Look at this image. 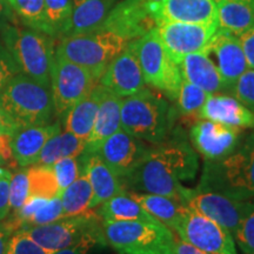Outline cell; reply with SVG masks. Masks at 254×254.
Returning <instances> with one entry per match:
<instances>
[{"instance_id": "cell-1", "label": "cell", "mask_w": 254, "mask_h": 254, "mask_svg": "<svg viewBox=\"0 0 254 254\" xmlns=\"http://www.w3.org/2000/svg\"><path fill=\"white\" fill-rule=\"evenodd\" d=\"M198 168L194 150L184 139L176 138L150 148L134 170L120 182L126 190L166 195L182 201V182L194 179Z\"/></svg>"}, {"instance_id": "cell-2", "label": "cell", "mask_w": 254, "mask_h": 254, "mask_svg": "<svg viewBox=\"0 0 254 254\" xmlns=\"http://www.w3.org/2000/svg\"><path fill=\"white\" fill-rule=\"evenodd\" d=\"M199 186L237 200L254 198V132L220 160H206Z\"/></svg>"}, {"instance_id": "cell-3", "label": "cell", "mask_w": 254, "mask_h": 254, "mask_svg": "<svg viewBox=\"0 0 254 254\" xmlns=\"http://www.w3.org/2000/svg\"><path fill=\"white\" fill-rule=\"evenodd\" d=\"M0 37L17 64L19 72L51 87L55 38L25 26L18 20L6 24L0 31Z\"/></svg>"}, {"instance_id": "cell-4", "label": "cell", "mask_w": 254, "mask_h": 254, "mask_svg": "<svg viewBox=\"0 0 254 254\" xmlns=\"http://www.w3.org/2000/svg\"><path fill=\"white\" fill-rule=\"evenodd\" d=\"M120 119L124 131L154 145L166 140L172 126L167 101L148 88L123 98Z\"/></svg>"}, {"instance_id": "cell-5", "label": "cell", "mask_w": 254, "mask_h": 254, "mask_svg": "<svg viewBox=\"0 0 254 254\" xmlns=\"http://www.w3.org/2000/svg\"><path fill=\"white\" fill-rule=\"evenodd\" d=\"M0 106L18 127L51 124L55 114L50 86L18 73L0 92Z\"/></svg>"}, {"instance_id": "cell-6", "label": "cell", "mask_w": 254, "mask_h": 254, "mask_svg": "<svg viewBox=\"0 0 254 254\" xmlns=\"http://www.w3.org/2000/svg\"><path fill=\"white\" fill-rule=\"evenodd\" d=\"M128 44V40L113 32L98 30L60 38L55 55L87 68L99 82L110 63Z\"/></svg>"}, {"instance_id": "cell-7", "label": "cell", "mask_w": 254, "mask_h": 254, "mask_svg": "<svg viewBox=\"0 0 254 254\" xmlns=\"http://www.w3.org/2000/svg\"><path fill=\"white\" fill-rule=\"evenodd\" d=\"M105 240L119 254H167L174 238L159 221L101 220Z\"/></svg>"}, {"instance_id": "cell-8", "label": "cell", "mask_w": 254, "mask_h": 254, "mask_svg": "<svg viewBox=\"0 0 254 254\" xmlns=\"http://www.w3.org/2000/svg\"><path fill=\"white\" fill-rule=\"evenodd\" d=\"M128 46L135 55L146 84L176 100L184 79L179 65L167 56L157 28L129 41Z\"/></svg>"}, {"instance_id": "cell-9", "label": "cell", "mask_w": 254, "mask_h": 254, "mask_svg": "<svg viewBox=\"0 0 254 254\" xmlns=\"http://www.w3.org/2000/svg\"><path fill=\"white\" fill-rule=\"evenodd\" d=\"M101 228V218L93 209H87L80 214L64 217L41 226L21 228V231L45 250L56 252L74 245L87 234Z\"/></svg>"}, {"instance_id": "cell-10", "label": "cell", "mask_w": 254, "mask_h": 254, "mask_svg": "<svg viewBox=\"0 0 254 254\" xmlns=\"http://www.w3.org/2000/svg\"><path fill=\"white\" fill-rule=\"evenodd\" d=\"M97 84L87 68L55 55L51 66V91L55 112L60 118L86 97Z\"/></svg>"}, {"instance_id": "cell-11", "label": "cell", "mask_w": 254, "mask_h": 254, "mask_svg": "<svg viewBox=\"0 0 254 254\" xmlns=\"http://www.w3.org/2000/svg\"><path fill=\"white\" fill-rule=\"evenodd\" d=\"M180 240L208 254H238L233 236L211 218L187 208L174 227Z\"/></svg>"}, {"instance_id": "cell-12", "label": "cell", "mask_w": 254, "mask_h": 254, "mask_svg": "<svg viewBox=\"0 0 254 254\" xmlns=\"http://www.w3.org/2000/svg\"><path fill=\"white\" fill-rule=\"evenodd\" d=\"M157 31L167 56L179 65L187 55L204 52L218 31V23L165 21Z\"/></svg>"}, {"instance_id": "cell-13", "label": "cell", "mask_w": 254, "mask_h": 254, "mask_svg": "<svg viewBox=\"0 0 254 254\" xmlns=\"http://www.w3.org/2000/svg\"><path fill=\"white\" fill-rule=\"evenodd\" d=\"M180 199L187 207L217 221L232 236L239 224L246 202V200L243 201L230 198L222 193L199 185L195 189H187L184 186Z\"/></svg>"}, {"instance_id": "cell-14", "label": "cell", "mask_w": 254, "mask_h": 254, "mask_svg": "<svg viewBox=\"0 0 254 254\" xmlns=\"http://www.w3.org/2000/svg\"><path fill=\"white\" fill-rule=\"evenodd\" d=\"M157 28V21L146 0H123L116 4L100 30L110 31L128 41Z\"/></svg>"}, {"instance_id": "cell-15", "label": "cell", "mask_w": 254, "mask_h": 254, "mask_svg": "<svg viewBox=\"0 0 254 254\" xmlns=\"http://www.w3.org/2000/svg\"><path fill=\"white\" fill-rule=\"evenodd\" d=\"M241 128L207 119H198L190 127V136L195 150L205 160H220L239 145Z\"/></svg>"}, {"instance_id": "cell-16", "label": "cell", "mask_w": 254, "mask_h": 254, "mask_svg": "<svg viewBox=\"0 0 254 254\" xmlns=\"http://www.w3.org/2000/svg\"><path fill=\"white\" fill-rule=\"evenodd\" d=\"M151 147L120 128L104 141L97 153L120 180L134 170Z\"/></svg>"}, {"instance_id": "cell-17", "label": "cell", "mask_w": 254, "mask_h": 254, "mask_svg": "<svg viewBox=\"0 0 254 254\" xmlns=\"http://www.w3.org/2000/svg\"><path fill=\"white\" fill-rule=\"evenodd\" d=\"M204 52L214 56L213 63L227 90H232L240 75L249 68L239 38L230 32L218 28Z\"/></svg>"}, {"instance_id": "cell-18", "label": "cell", "mask_w": 254, "mask_h": 254, "mask_svg": "<svg viewBox=\"0 0 254 254\" xmlns=\"http://www.w3.org/2000/svg\"><path fill=\"white\" fill-rule=\"evenodd\" d=\"M159 24L165 21L182 23H218L214 0H146Z\"/></svg>"}, {"instance_id": "cell-19", "label": "cell", "mask_w": 254, "mask_h": 254, "mask_svg": "<svg viewBox=\"0 0 254 254\" xmlns=\"http://www.w3.org/2000/svg\"><path fill=\"white\" fill-rule=\"evenodd\" d=\"M98 84L122 98L144 90L146 82L131 47L127 46L110 63Z\"/></svg>"}, {"instance_id": "cell-20", "label": "cell", "mask_w": 254, "mask_h": 254, "mask_svg": "<svg viewBox=\"0 0 254 254\" xmlns=\"http://www.w3.org/2000/svg\"><path fill=\"white\" fill-rule=\"evenodd\" d=\"M59 132H62L59 123L18 127L11 134V148L14 163L20 167L36 165L47 140Z\"/></svg>"}, {"instance_id": "cell-21", "label": "cell", "mask_w": 254, "mask_h": 254, "mask_svg": "<svg viewBox=\"0 0 254 254\" xmlns=\"http://www.w3.org/2000/svg\"><path fill=\"white\" fill-rule=\"evenodd\" d=\"M207 119L239 128H254V112L237 98L225 94H209L198 114Z\"/></svg>"}, {"instance_id": "cell-22", "label": "cell", "mask_w": 254, "mask_h": 254, "mask_svg": "<svg viewBox=\"0 0 254 254\" xmlns=\"http://www.w3.org/2000/svg\"><path fill=\"white\" fill-rule=\"evenodd\" d=\"M122 97L104 87L99 109L95 117L93 128L86 141L84 154L95 153L106 139L122 128Z\"/></svg>"}, {"instance_id": "cell-23", "label": "cell", "mask_w": 254, "mask_h": 254, "mask_svg": "<svg viewBox=\"0 0 254 254\" xmlns=\"http://www.w3.org/2000/svg\"><path fill=\"white\" fill-rule=\"evenodd\" d=\"M82 172L86 174L92 187L90 209H94L103 202L118 194L124 190L122 182L97 153L81 154Z\"/></svg>"}, {"instance_id": "cell-24", "label": "cell", "mask_w": 254, "mask_h": 254, "mask_svg": "<svg viewBox=\"0 0 254 254\" xmlns=\"http://www.w3.org/2000/svg\"><path fill=\"white\" fill-rule=\"evenodd\" d=\"M184 80L190 82L209 94L226 91L217 66L205 52L187 55L179 64Z\"/></svg>"}, {"instance_id": "cell-25", "label": "cell", "mask_w": 254, "mask_h": 254, "mask_svg": "<svg viewBox=\"0 0 254 254\" xmlns=\"http://www.w3.org/2000/svg\"><path fill=\"white\" fill-rule=\"evenodd\" d=\"M104 86L97 84L86 97L73 105L67 112L62 117L65 131L71 132L78 138L87 141L92 128H93L95 117H97L99 104L103 97Z\"/></svg>"}, {"instance_id": "cell-26", "label": "cell", "mask_w": 254, "mask_h": 254, "mask_svg": "<svg viewBox=\"0 0 254 254\" xmlns=\"http://www.w3.org/2000/svg\"><path fill=\"white\" fill-rule=\"evenodd\" d=\"M116 0H72L71 23L65 37L100 30Z\"/></svg>"}, {"instance_id": "cell-27", "label": "cell", "mask_w": 254, "mask_h": 254, "mask_svg": "<svg viewBox=\"0 0 254 254\" xmlns=\"http://www.w3.org/2000/svg\"><path fill=\"white\" fill-rule=\"evenodd\" d=\"M9 217L17 222L19 230L50 224L64 218L62 200L60 196L51 199L30 196L23 207L9 214Z\"/></svg>"}, {"instance_id": "cell-28", "label": "cell", "mask_w": 254, "mask_h": 254, "mask_svg": "<svg viewBox=\"0 0 254 254\" xmlns=\"http://www.w3.org/2000/svg\"><path fill=\"white\" fill-rule=\"evenodd\" d=\"M127 192L144 207L148 214H151L155 220L161 222L171 231L174 230L189 208L184 202L171 196L134 192V190H127Z\"/></svg>"}, {"instance_id": "cell-29", "label": "cell", "mask_w": 254, "mask_h": 254, "mask_svg": "<svg viewBox=\"0 0 254 254\" xmlns=\"http://www.w3.org/2000/svg\"><path fill=\"white\" fill-rule=\"evenodd\" d=\"M218 28L239 37L254 26V6L241 0H217Z\"/></svg>"}, {"instance_id": "cell-30", "label": "cell", "mask_w": 254, "mask_h": 254, "mask_svg": "<svg viewBox=\"0 0 254 254\" xmlns=\"http://www.w3.org/2000/svg\"><path fill=\"white\" fill-rule=\"evenodd\" d=\"M97 213L101 220L127 221V220H145L158 221L145 211L144 207L136 202L126 190H123L118 194L98 206Z\"/></svg>"}, {"instance_id": "cell-31", "label": "cell", "mask_w": 254, "mask_h": 254, "mask_svg": "<svg viewBox=\"0 0 254 254\" xmlns=\"http://www.w3.org/2000/svg\"><path fill=\"white\" fill-rule=\"evenodd\" d=\"M86 148V140L78 138L71 132L64 131L50 138L40 152L36 165L51 166L60 159L67 157H79Z\"/></svg>"}, {"instance_id": "cell-32", "label": "cell", "mask_w": 254, "mask_h": 254, "mask_svg": "<svg viewBox=\"0 0 254 254\" xmlns=\"http://www.w3.org/2000/svg\"><path fill=\"white\" fill-rule=\"evenodd\" d=\"M64 217L80 214L90 209L92 187L86 174L81 172L77 180L60 193Z\"/></svg>"}, {"instance_id": "cell-33", "label": "cell", "mask_w": 254, "mask_h": 254, "mask_svg": "<svg viewBox=\"0 0 254 254\" xmlns=\"http://www.w3.org/2000/svg\"><path fill=\"white\" fill-rule=\"evenodd\" d=\"M7 1L19 19V23L50 36L44 0H7Z\"/></svg>"}, {"instance_id": "cell-34", "label": "cell", "mask_w": 254, "mask_h": 254, "mask_svg": "<svg viewBox=\"0 0 254 254\" xmlns=\"http://www.w3.org/2000/svg\"><path fill=\"white\" fill-rule=\"evenodd\" d=\"M31 196L51 199L60 195V190L52 167L45 165H32L27 168Z\"/></svg>"}, {"instance_id": "cell-35", "label": "cell", "mask_w": 254, "mask_h": 254, "mask_svg": "<svg viewBox=\"0 0 254 254\" xmlns=\"http://www.w3.org/2000/svg\"><path fill=\"white\" fill-rule=\"evenodd\" d=\"M49 33L52 38L67 34L72 17V0H44Z\"/></svg>"}, {"instance_id": "cell-36", "label": "cell", "mask_w": 254, "mask_h": 254, "mask_svg": "<svg viewBox=\"0 0 254 254\" xmlns=\"http://www.w3.org/2000/svg\"><path fill=\"white\" fill-rule=\"evenodd\" d=\"M209 93L205 92L201 88L190 84V82L183 80L180 85L179 93H178L177 101H178V110L179 112L189 118L190 120L194 117L195 120L199 119L198 114L204 106L206 99Z\"/></svg>"}, {"instance_id": "cell-37", "label": "cell", "mask_w": 254, "mask_h": 254, "mask_svg": "<svg viewBox=\"0 0 254 254\" xmlns=\"http://www.w3.org/2000/svg\"><path fill=\"white\" fill-rule=\"evenodd\" d=\"M233 239L245 254H254V198L246 200Z\"/></svg>"}, {"instance_id": "cell-38", "label": "cell", "mask_w": 254, "mask_h": 254, "mask_svg": "<svg viewBox=\"0 0 254 254\" xmlns=\"http://www.w3.org/2000/svg\"><path fill=\"white\" fill-rule=\"evenodd\" d=\"M30 196L27 167H21L20 170L12 172L11 180H9V208H11V213H14L23 207V205Z\"/></svg>"}, {"instance_id": "cell-39", "label": "cell", "mask_w": 254, "mask_h": 254, "mask_svg": "<svg viewBox=\"0 0 254 254\" xmlns=\"http://www.w3.org/2000/svg\"><path fill=\"white\" fill-rule=\"evenodd\" d=\"M53 172L56 174L57 182H58L60 193L66 187L77 180L82 172V158L79 157H67L60 159L53 165H51Z\"/></svg>"}, {"instance_id": "cell-40", "label": "cell", "mask_w": 254, "mask_h": 254, "mask_svg": "<svg viewBox=\"0 0 254 254\" xmlns=\"http://www.w3.org/2000/svg\"><path fill=\"white\" fill-rule=\"evenodd\" d=\"M28 237L24 231L15 232L9 239L5 254H52Z\"/></svg>"}, {"instance_id": "cell-41", "label": "cell", "mask_w": 254, "mask_h": 254, "mask_svg": "<svg viewBox=\"0 0 254 254\" xmlns=\"http://www.w3.org/2000/svg\"><path fill=\"white\" fill-rule=\"evenodd\" d=\"M234 98H237L247 109L254 112V69L247 68L238 79L233 88Z\"/></svg>"}, {"instance_id": "cell-42", "label": "cell", "mask_w": 254, "mask_h": 254, "mask_svg": "<svg viewBox=\"0 0 254 254\" xmlns=\"http://www.w3.org/2000/svg\"><path fill=\"white\" fill-rule=\"evenodd\" d=\"M106 240H105L104 231L98 230L92 233L87 234L86 237L82 238L74 245L66 247V249L56 251L52 254H88L92 250L95 249L97 246H106Z\"/></svg>"}, {"instance_id": "cell-43", "label": "cell", "mask_w": 254, "mask_h": 254, "mask_svg": "<svg viewBox=\"0 0 254 254\" xmlns=\"http://www.w3.org/2000/svg\"><path fill=\"white\" fill-rule=\"evenodd\" d=\"M18 73L20 72L11 53L4 46V44L0 43V92L4 90L9 80Z\"/></svg>"}, {"instance_id": "cell-44", "label": "cell", "mask_w": 254, "mask_h": 254, "mask_svg": "<svg viewBox=\"0 0 254 254\" xmlns=\"http://www.w3.org/2000/svg\"><path fill=\"white\" fill-rule=\"evenodd\" d=\"M12 172L0 178V221L8 217L11 213L9 208V180Z\"/></svg>"}, {"instance_id": "cell-45", "label": "cell", "mask_w": 254, "mask_h": 254, "mask_svg": "<svg viewBox=\"0 0 254 254\" xmlns=\"http://www.w3.org/2000/svg\"><path fill=\"white\" fill-rule=\"evenodd\" d=\"M17 231H19L18 224L11 217L0 221V254H5L9 239Z\"/></svg>"}, {"instance_id": "cell-46", "label": "cell", "mask_w": 254, "mask_h": 254, "mask_svg": "<svg viewBox=\"0 0 254 254\" xmlns=\"http://www.w3.org/2000/svg\"><path fill=\"white\" fill-rule=\"evenodd\" d=\"M241 47L245 53L247 65L250 68L254 69V26L241 33L239 37Z\"/></svg>"}, {"instance_id": "cell-47", "label": "cell", "mask_w": 254, "mask_h": 254, "mask_svg": "<svg viewBox=\"0 0 254 254\" xmlns=\"http://www.w3.org/2000/svg\"><path fill=\"white\" fill-rule=\"evenodd\" d=\"M0 159L5 160L7 165L14 161L11 148V134L4 131H0Z\"/></svg>"}, {"instance_id": "cell-48", "label": "cell", "mask_w": 254, "mask_h": 254, "mask_svg": "<svg viewBox=\"0 0 254 254\" xmlns=\"http://www.w3.org/2000/svg\"><path fill=\"white\" fill-rule=\"evenodd\" d=\"M17 21V15L14 14L13 9L7 0H0V31L6 24Z\"/></svg>"}, {"instance_id": "cell-49", "label": "cell", "mask_w": 254, "mask_h": 254, "mask_svg": "<svg viewBox=\"0 0 254 254\" xmlns=\"http://www.w3.org/2000/svg\"><path fill=\"white\" fill-rule=\"evenodd\" d=\"M170 253L172 254H208L206 252H202L198 249H195L194 246L190 245V244L185 243L183 240H174L172 247H171Z\"/></svg>"}, {"instance_id": "cell-50", "label": "cell", "mask_w": 254, "mask_h": 254, "mask_svg": "<svg viewBox=\"0 0 254 254\" xmlns=\"http://www.w3.org/2000/svg\"><path fill=\"white\" fill-rule=\"evenodd\" d=\"M17 128L18 126L15 125L13 120L9 118L8 114L5 112L1 106H0V131H4L6 133L12 134Z\"/></svg>"}, {"instance_id": "cell-51", "label": "cell", "mask_w": 254, "mask_h": 254, "mask_svg": "<svg viewBox=\"0 0 254 254\" xmlns=\"http://www.w3.org/2000/svg\"><path fill=\"white\" fill-rule=\"evenodd\" d=\"M9 173H11V171H9L8 168H6L4 166H0V178L7 176V174H9Z\"/></svg>"}, {"instance_id": "cell-52", "label": "cell", "mask_w": 254, "mask_h": 254, "mask_svg": "<svg viewBox=\"0 0 254 254\" xmlns=\"http://www.w3.org/2000/svg\"><path fill=\"white\" fill-rule=\"evenodd\" d=\"M214 1H217V0H214ZM241 1H245V2H249L252 6H254V0H241Z\"/></svg>"}, {"instance_id": "cell-53", "label": "cell", "mask_w": 254, "mask_h": 254, "mask_svg": "<svg viewBox=\"0 0 254 254\" xmlns=\"http://www.w3.org/2000/svg\"><path fill=\"white\" fill-rule=\"evenodd\" d=\"M6 165H7V163H6L5 160H2V159H0V166H6Z\"/></svg>"}, {"instance_id": "cell-54", "label": "cell", "mask_w": 254, "mask_h": 254, "mask_svg": "<svg viewBox=\"0 0 254 254\" xmlns=\"http://www.w3.org/2000/svg\"><path fill=\"white\" fill-rule=\"evenodd\" d=\"M167 254H172V253H167Z\"/></svg>"}]
</instances>
